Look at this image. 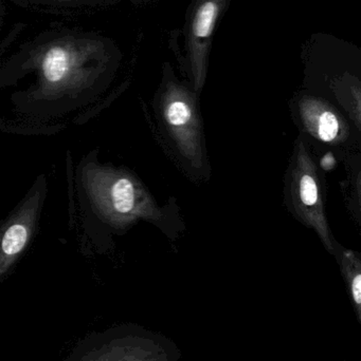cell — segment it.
<instances>
[{
    "mask_svg": "<svg viewBox=\"0 0 361 361\" xmlns=\"http://www.w3.org/2000/svg\"><path fill=\"white\" fill-rule=\"evenodd\" d=\"M288 188L295 214L317 233L329 252L335 254L336 246L324 212L317 166L302 141H299L295 152Z\"/></svg>",
    "mask_w": 361,
    "mask_h": 361,
    "instance_id": "obj_1",
    "label": "cell"
},
{
    "mask_svg": "<svg viewBox=\"0 0 361 361\" xmlns=\"http://www.w3.org/2000/svg\"><path fill=\"white\" fill-rule=\"evenodd\" d=\"M160 112L167 135L179 154L193 166H203V123L193 95L182 87H169L161 99Z\"/></svg>",
    "mask_w": 361,
    "mask_h": 361,
    "instance_id": "obj_2",
    "label": "cell"
},
{
    "mask_svg": "<svg viewBox=\"0 0 361 361\" xmlns=\"http://www.w3.org/2000/svg\"><path fill=\"white\" fill-rule=\"evenodd\" d=\"M299 114L305 130L322 143L341 145L349 137V125L324 99L303 97L299 103Z\"/></svg>",
    "mask_w": 361,
    "mask_h": 361,
    "instance_id": "obj_3",
    "label": "cell"
},
{
    "mask_svg": "<svg viewBox=\"0 0 361 361\" xmlns=\"http://www.w3.org/2000/svg\"><path fill=\"white\" fill-rule=\"evenodd\" d=\"M335 255L338 257L343 278L347 283L348 290L351 297L352 305L355 311L357 322H361V262L360 257L345 248L335 250Z\"/></svg>",
    "mask_w": 361,
    "mask_h": 361,
    "instance_id": "obj_4",
    "label": "cell"
},
{
    "mask_svg": "<svg viewBox=\"0 0 361 361\" xmlns=\"http://www.w3.org/2000/svg\"><path fill=\"white\" fill-rule=\"evenodd\" d=\"M71 67L69 53L61 47L50 49L42 61L45 78L51 84H57L67 78Z\"/></svg>",
    "mask_w": 361,
    "mask_h": 361,
    "instance_id": "obj_5",
    "label": "cell"
},
{
    "mask_svg": "<svg viewBox=\"0 0 361 361\" xmlns=\"http://www.w3.org/2000/svg\"><path fill=\"white\" fill-rule=\"evenodd\" d=\"M218 2L215 0H206L201 4L195 14L193 21V34L199 39L210 37L218 15Z\"/></svg>",
    "mask_w": 361,
    "mask_h": 361,
    "instance_id": "obj_6",
    "label": "cell"
},
{
    "mask_svg": "<svg viewBox=\"0 0 361 361\" xmlns=\"http://www.w3.org/2000/svg\"><path fill=\"white\" fill-rule=\"evenodd\" d=\"M28 235H29V231L25 225L18 224V223L11 225L2 235L1 244H0L1 252L6 257L16 256L27 244Z\"/></svg>",
    "mask_w": 361,
    "mask_h": 361,
    "instance_id": "obj_7",
    "label": "cell"
}]
</instances>
